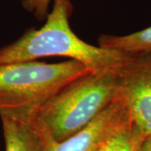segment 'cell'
Returning <instances> with one entry per match:
<instances>
[{
	"label": "cell",
	"instance_id": "1",
	"mask_svg": "<svg viewBox=\"0 0 151 151\" xmlns=\"http://www.w3.org/2000/svg\"><path fill=\"white\" fill-rule=\"evenodd\" d=\"M53 5L40 29H31L14 42L0 48V64L60 56L95 70L119 69L132 55L86 43L72 31L71 0H52Z\"/></svg>",
	"mask_w": 151,
	"mask_h": 151
},
{
	"label": "cell",
	"instance_id": "2",
	"mask_svg": "<svg viewBox=\"0 0 151 151\" xmlns=\"http://www.w3.org/2000/svg\"><path fill=\"white\" fill-rule=\"evenodd\" d=\"M94 70H98L73 60L0 64V117L31 119L60 92Z\"/></svg>",
	"mask_w": 151,
	"mask_h": 151
},
{
	"label": "cell",
	"instance_id": "3",
	"mask_svg": "<svg viewBox=\"0 0 151 151\" xmlns=\"http://www.w3.org/2000/svg\"><path fill=\"white\" fill-rule=\"evenodd\" d=\"M119 69L92 71L60 92L31 120L55 142L65 140L86 127L113 102L118 94Z\"/></svg>",
	"mask_w": 151,
	"mask_h": 151
},
{
	"label": "cell",
	"instance_id": "4",
	"mask_svg": "<svg viewBox=\"0 0 151 151\" xmlns=\"http://www.w3.org/2000/svg\"><path fill=\"white\" fill-rule=\"evenodd\" d=\"M118 93L144 136L151 134V52L132 55L118 70Z\"/></svg>",
	"mask_w": 151,
	"mask_h": 151
},
{
	"label": "cell",
	"instance_id": "5",
	"mask_svg": "<svg viewBox=\"0 0 151 151\" xmlns=\"http://www.w3.org/2000/svg\"><path fill=\"white\" fill-rule=\"evenodd\" d=\"M129 119L128 109L118 93L102 113L76 134L61 142L50 138L49 151H99Z\"/></svg>",
	"mask_w": 151,
	"mask_h": 151
},
{
	"label": "cell",
	"instance_id": "6",
	"mask_svg": "<svg viewBox=\"0 0 151 151\" xmlns=\"http://www.w3.org/2000/svg\"><path fill=\"white\" fill-rule=\"evenodd\" d=\"M5 151H49L50 137L33 120L1 116Z\"/></svg>",
	"mask_w": 151,
	"mask_h": 151
},
{
	"label": "cell",
	"instance_id": "7",
	"mask_svg": "<svg viewBox=\"0 0 151 151\" xmlns=\"http://www.w3.org/2000/svg\"><path fill=\"white\" fill-rule=\"evenodd\" d=\"M98 46L130 55L151 52V26L125 35H102Z\"/></svg>",
	"mask_w": 151,
	"mask_h": 151
},
{
	"label": "cell",
	"instance_id": "8",
	"mask_svg": "<svg viewBox=\"0 0 151 151\" xmlns=\"http://www.w3.org/2000/svg\"><path fill=\"white\" fill-rule=\"evenodd\" d=\"M145 136L133 124L131 118L117 130L99 151H139Z\"/></svg>",
	"mask_w": 151,
	"mask_h": 151
},
{
	"label": "cell",
	"instance_id": "9",
	"mask_svg": "<svg viewBox=\"0 0 151 151\" xmlns=\"http://www.w3.org/2000/svg\"><path fill=\"white\" fill-rule=\"evenodd\" d=\"M52 0H23V7L33 13L39 20L45 19L48 14L49 7Z\"/></svg>",
	"mask_w": 151,
	"mask_h": 151
},
{
	"label": "cell",
	"instance_id": "10",
	"mask_svg": "<svg viewBox=\"0 0 151 151\" xmlns=\"http://www.w3.org/2000/svg\"><path fill=\"white\" fill-rule=\"evenodd\" d=\"M139 151H151V134L145 136L141 143Z\"/></svg>",
	"mask_w": 151,
	"mask_h": 151
}]
</instances>
